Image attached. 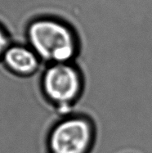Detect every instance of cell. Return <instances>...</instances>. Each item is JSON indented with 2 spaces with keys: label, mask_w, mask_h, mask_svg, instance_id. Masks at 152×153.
Instances as JSON below:
<instances>
[{
  "label": "cell",
  "mask_w": 152,
  "mask_h": 153,
  "mask_svg": "<svg viewBox=\"0 0 152 153\" xmlns=\"http://www.w3.org/2000/svg\"><path fill=\"white\" fill-rule=\"evenodd\" d=\"M26 44L43 64L70 63L79 50L75 30L66 22L43 16L30 22L25 30Z\"/></svg>",
  "instance_id": "obj_1"
},
{
  "label": "cell",
  "mask_w": 152,
  "mask_h": 153,
  "mask_svg": "<svg viewBox=\"0 0 152 153\" xmlns=\"http://www.w3.org/2000/svg\"><path fill=\"white\" fill-rule=\"evenodd\" d=\"M83 82L79 72L70 63L45 65L39 79L44 98L56 109H68L80 96Z\"/></svg>",
  "instance_id": "obj_2"
},
{
  "label": "cell",
  "mask_w": 152,
  "mask_h": 153,
  "mask_svg": "<svg viewBox=\"0 0 152 153\" xmlns=\"http://www.w3.org/2000/svg\"><path fill=\"white\" fill-rule=\"evenodd\" d=\"M93 128L87 120L67 117L48 132L46 153H87L93 141Z\"/></svg>",
  "instance_id": "obj_3"
},
{
  "label": "cell",
  "mask_w": 152,
  "mask_h": 153,
  "mask_svg": "<svg viewBox=\"0 0 152 153\" xmlns=\"http://www.w3.org/2000/svg\"><path fill=\"white\" fill-rule=\"evenodd\" d=\"M0 64L13 76L28 79L40 71L43 62L26 43H12L3 53Z\"/></svg>",
  "instance_id": "obj_4"
},
{
  "label": "cell",
  "mask_w": 152,
  "mask_h": 153,
  "mask_svg": "<svg viewBox=\"0 0 152 153\" xmlns=\"http://www.w3.org/2000/svg\"><path fill=\"white\" fill-rule=\"evenodd\" d=\"M12 43L13 42L11 41L7 31L0 25V62H1L4 52Z\"/></svg>",
  "instance_id": "obj_5"
}]
</instances>
